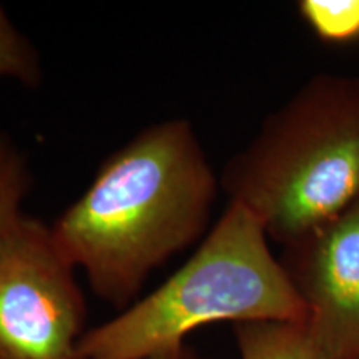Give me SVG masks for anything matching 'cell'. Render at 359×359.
<instances>
[{
  "label": "cell",
  "instance_id": "1",
  "mask_svg": "<svg viewBox=\"0 0 359 359\" xmlns=\"http://www.w3.org/2000/svg\"><path fill=\"white\" fill-rule=\"evenodd\" d=\"M218 190L193 125L163 120L102 161L52 235L95 296L123 311L151 273L206 236Z\"/></svg>",
  "mask_w": 359,
  "mask_h": 359
},
{
  "label": "cell",
  "instance_id": "2",
  "mask_svg": "<svg viewBox=\"0 0 359 359\" xmlns=\"http://www.w3.org/2000/svg\"><path fill=\"white\" fill-rule=\"evenodd\" d=\"M219 188L281 246L359 201V77L316 74L224 163Z\"/></svg>",
  "mask_w": 359,
  "mask_h": 359
},
{
  "label": "cell",
  "instance_id": "3",
  "mask_svg": "<svg viewBox=\"0 0 359 359\" xmlns=\"http://www.w3.org/2000/svg\"><path fill=\"white\" fill-rule=\"evenodd\" d=\"M248 210L228 201L195 253L150 294L90 327L82 359H148L215 323L308 320V309Z\"/></svg>",
  "mask_w": 359,
  "mask_h": 359
},
{
  "label": "cell",
  "instance_id": "4",
  "mask_svg": "<svg viewBox=\"0 0 359 359\" xmlns=\"http://www.w3.org/2000/svg\"><path fill=\"white\" fill-rule=\"evenodd\" d=\"M85 321L77 268L24 213L0 246V359H82Z\"/></svg>",
  "mask_w": 359,
  "mask_h": 359
},
{
  "label": "cell",
  "instance_id": "5",
  "mask_svg": "<svg viewBox=\"0 0 359 359\" xmlns=\"http://www.w3.org/2000/svg\"><path fill=\"white\" fill-rule=\"evenodd\" d=\"M278 259L306 304V326L325 359H359V201L281 246Z\"/></svg>",
  "mask_w": 359,
  "mask_h": 359
},
{
  "label": "cell",
  "instance_id": "6",
  "mask_svg": "<svg viewBox=\"0 0 359 359\" xmlns=\"http://www.w3.org/2000/svg\"><path fill=\"white\" fill-rule=\"evenodd\" d=\"M240 359H325L306 321H251L233 325Z\"/></svg>",
  "mask_w": 359,
  "mask_h": 359
},
{
  "label": "cell",
  "instance_id": "7",
  "mask_svg": "<svg viewBox=\"0 0 359 359\" xmlns=\"http://www.w3.org/2000/svg\"><path fill=\"white\" fill-rule=\"evenodd\" d=\"M29 160L6 132H0V246L19 218L32 190Z\"/></svg>",
  "mask_w": 359,
  "mask_h": 359
},
{
  "label": "cell",
  "instance_id": "8",
  "mask_svg": "<svg viewBox=\"0 0 359 359\" xmlns=\"http://www.w3.org/2000/svg\"><path fill=\"white\" fill-rule=\"evenodd\" d=\"M298 13L323 43H359V0H299Z\"/></svg>",
  "mask_w": 359,
  "mask_h": 359
},
{
  "label": "cell",
  "instance_id": "9",
  "mask_svg": "<svg viewBox=\"0 0 359 359\" xmlns=\"http://www.w3.org/2000/svg\"><path fill=\"white\" fill-rule=\"evenodd\" d=\"M0 79H12L27 88H39L43 80L42 60L29 37L13 25L0 6Z\"/></svg>",
  "mask_w": 359,
  "mask_h": 359
},
{
  "label": "cell",
  "instance_id": "10",
  "mask_svg": "<svg viewBox=\"0 0 359 359\" xmlns=\"http://www.w3.org/2000/svg\"><path fill=\"white\" fill-rule=\"evenodd\" d=\"M148 359H206V358L201 356L195 348L185 343V344H180V346L165 349V351L155 354V356Z\"/></svg>",
  "mask_w": 359,
  "mask_h": 359
}]
</instances>
